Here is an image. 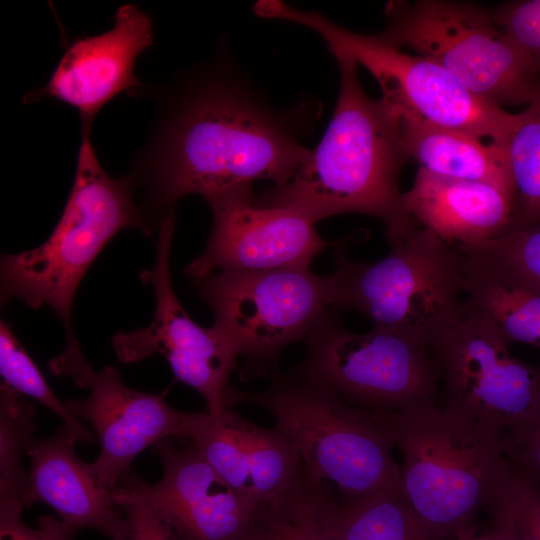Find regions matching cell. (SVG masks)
Returning <instances> with one entry per match:
<instances>
[{
	"label": "cell",
	"mask_w": 540,
	"mask_h": 540,
	"mask_svg": "<svg viewBox=\"0 0 540 540\" xmlns=\"http://www.w3.org/2000/svg\"><path fill=\"white\" fill-rule=\"evenodd\" d=\"M163 104L131 177L143 180L155 206L181 197L288 183L309 156L301 138L313 124L309 102L279 110L244 77L217 61L199 69Z\"/></svg>",
	"instance_id": "6da1fadb"
},
{
	"label": "cell",
	"mask_w": 540,
	"mask_h": 540,
	"mask_svg": "<svg viewBox=\"0 0 540 540\" xmlns=\"http://www.w3.org/2000/svg\"><path fill=\"white\" fill-rule=\"evenodd\" d=\"M336 60L340 87L324 136L288 183L255 202L291 209L314 223L338 214L370 215L384 224L391 246L419 226L402 204L399 177L409 159L399 122L382 98L365 92L355 62Z\"/></svg>",
	"instance_id": "7a4b0ae2"
},
{
	"label": "cell",
	"mask_w": 540,
	"mask_h": 540,
	"mask_svg": "<svg viewBox=\"0 0 540 540\" xmlns=\"http://www.w3.org/2000/svg\"><path fill=\"white\" fill-rule=\"evenodd\" d=\"M377 414L402 454L399 490L427 526L455 538L493 510L511 470L495 436L440 403Z\"/></svg>",
	"instance_id": "3957f363"
},
{
	"label": "cell",
	"mask_w": 540,
	"mask_h": 540,
	"mask_svg": "<svg viewBox=\"0 0 540 540\" xmlns=\"http://www.w3.org/2000/svg\"><path fill=\"white\" fill-rule=\"evenodd\" d=\"M81 127L73 186L50 237L40 246L1 257V300L20 299L33 309L51 307L61 319L66 342L77 340L71 309L81 279L105 245L121 230L151 226L137 205L131 176L113 178L103 169Z\"/></svg>",
	"instance_id": "277c9868"
},
{
	"label": "cell",
	"mask_w": 540,
	"mask_h": 540,
	"mask_svg": "<svg viewBox=\"0 0 540 540\" xmlns=\"http://www.w3.org/2000/svg\"><path fill=\"white\" fill-rule=\"evenodd\" d=\"M248 403L268 411L307 472L350 497L399 490L394 445L377 413L346 403L333 391L291 373H274L258 392L231 387L229 407Z\"/></svg>",
	"instance_id": "5b68a950"
},
{
	"label": "cell",
	"mask_w": 540,
	"mask_h": 540,
	"mask_svg": "<svg viewBox=\"0 0 540 540\" xmlns=\"http://www.w3.org/2000/svg\"><path fill=\"white\" fill-rule=\"evenodd\" d=\"M336 247L331 307L356 310L373 327L410 336L427 346L461 314L462 258L420 224L376 262L349 259Z\"/></svg>",
	"instance_id": "8992f818"
},
{
	"label": "cell",
	"mask_w": 540,
	"mask_h": 540,
	"mask_svg": "<svg viewBox=\"0 0 540 540\" xmlns=\"http://www.w3.org/2000/svg\"><path fill=\"white\" fill-rule=\"evenodd\" d=\"M254 11L261 17L316 31L336 59L353 61L372 74L381 98L395 115L415 117L506 147L516 113L475 96L432 60L405 53L380 34L350 31L317 12L298 10L282 1H258Z\"/></svg>",
	"instance_id": "52a82bcc"
},
{
	"label": "cell",
	"mask_w": 540,
	"mask_h": 540,
	"mask_svg": "<svg viewBox=\"0 0 540 540\" xmlns=\"http://www.w3.org/2000/svg\"><path fill=\"white\" fill-rule=\"evenodd\" d=\"M385 40L443 67L475 96L504 108L527 105L539 87L527 54L489 9L451 0H391Z\"/></svg>",
	"instance_id": "ba28073f"
},
{
	"label": "cell",
	"mask_w": 540,
	"mask_h": 540,
	"mask_svg": "<svg viewBox=\"0 0 540 540\" xmlns=\"http://www.w3.org/2000/svg\"><path fill=\"white\" fill-rule=\"evenodd\" d=\"M305 341L306 355L290 373L327 387L352 406L387 413L440 403L431 349L410 336L380 327L356 333L327 309Z\"/></svg>",
	"instance_id": "9c48e42d"
},
{
	"label": "cell",
	"mask_w": 540,
	"mask_h": 540,
	"mask_svg": "<svg viewBox=\"0 0 540 540\" xmlns=\"http://www.w3.org/2000/svg\"><path fill=\"white\" fill-rule=\"evenodd\" d=\"M221 328L238 347L244 382L276 373L281 351L305 339L331 308L329 275L309 268L221 271L194 281Z\"/></svg>",
	"instance_id": "30bf717a"
},
{
	"label": "cell",
	"mask_w": 540,
	"mask_h": 540,
	"mask_svg": "<svg viewBox=\"0 0 540 540\" xmlns=\"http://www.w3.org/2000/svg\"><path fill=\"white\" fill-rule=\"evenodd\" d=\"M484 313L464 301L460 316L430 346L440 377V404L501 443L540 407V367L514 357Z\"/></svg>",
	"instance_id": "8fae6325"
},
{
	"label": "cell",
	"mask_w": 540,
	"mask_h": 540,
	"mask_svg": "<svg viewBox=\"0 0 540 540\" xmlns=\"http://www.w3.org/2000/svg\"><path fill=\"white\" fill-rule=\"evenodd\" d=\"M174 233V214L164 215L158 234L157 254L151 270L140 275L155 293V315L151 324L112 337L118 359L131 363L163 355L175 377L195 389L204 399L207 412L218 415L228 405L229 379L241 356L236 344L217 325L195 323L178 300L171 283L169 255Z\"/></svg>",
	"instance_id": "7c38bea8"
},
{
	"label": "cell",
	"mask_w": 540,
	"mask_h": 540,
	"mask_svg": "<svg viewBox=\"0 0 540 540\" xmlns=\"http://www.w3.org/2000/svg\"><path fill=\"white\" fill-rule=\"evenodd\" d=\"M49 367L54 374L89 389L86 399L65 403L74 415L91 424L99 440V455L91 467L98 484L108 491L143 450L164 439L188 436L194 413L176 410L163 395L128 387L113 367L94 371L78 342L66 344L49 361Z\"/></svg>",
	"instance_id": "4fadbf2b"
},
{
	"label": "cell",
	"mask_w": 540,
	"mask_h": 540,
	"mask_svg": "<svg viewBox=\"0 0 540 540\" xmlns=\"http://www.w3.org/2000/svg\"><path fill=\"white\" fill-rule=\"evenodd\" d=\"M212 230L202 254L185 269L194 281L221 271H266L309 268L313 258L336 242L323 239L315 223L287 208L255 202L252 189L232 191L206 200Z\"/></svg>",
	"instance_id": "5bb4252c"
},
{
	"label": "cell",
	"mask_w": 540,
	"mask_h": 540,
	"mask_svg": "<svg viewBox=\"0 0 540 540\" xmlns=\"http://www.w3.org/2000/svg\"><path fill=\"white\" fill-rule=\"evenodd\" d=\"M153 36L148 14L134 4L121 5L109 30L75 38L48 81L27 92L22 102H61L78 112L81 127H92L100 110L115 97L144 91L135 63L152 45Z\"/></svg>",
	"instance_id": "9a60e30c"
},
{
	"label": "cell",
	"mask_w": 540,
	"mask_h": 540,
	"mask_svg": "<svg viewBox=\"0 0 540 540\" xmlns=\"http://www.w3.org/2000/svg\"><path fill=\"white\" fill-rule=\"evenodd\" d=\"M172 438L153 446L162 464L149 484L132 471L124 478L170 526L178 540H239L259 506L227 485L198 450Z\"/></svg>",
	"instance_id": "2e32d148"
},
{
	"label": "cell",
	"mask_w": 540,
	"mask_h": 540,
	"mask_svg": "<svg viewBox=\"0 0 540 540\" xmlns=\"http://www.w3.org/2000/svg\"><path fill=\"white\" fill-rule=\"evenodd\" d=\"M187 438L227 485L259 507L286 493L302 472L296 450L281 433L231 408L218 415L194 413Z\"/></svg>",
	"instance_id": "e0dca14e"
},
{
	"label": "cell",
	"mask_w": 540,
	"mask_h": 540,
	"mask_svg": "<svg viewBox=\"0 0 540 540\" xmlns=\"http://www.w3.org/2000/svg\"><path fill=\"white\" fill-rule=\"evenodd\" d=\"M74 435L61 426L52 436H32L25 448L31 467L21 495L23 507L43 503L74 532L93 529L108 540H129L126 520L111 491L101 487L91 467L75 453Z\"/></svg>",
	"instance_id": "ac0fdd59"
},
{
	"label": "cell",
	"mask_w": 540,
	"mask_h": 540,
	"mask_svg": "<svg viewBox=\"0 0 540 540\" xmlns=\"http://www.w3.org/2000/svg\"><path fill=\"white\" fill-rule=\"evenodd\" d=\"M402 204L423 228L447 244L470 249L509 230L514 198L487 183L418 168L411 188L402 194Z\"/></svg>",
	"instance_id": "d6986e66"
},
{
	"label": "cell",
	"mask_w": 540,
	"mask_h": 540,
	"mask_svg": "<svg viewBox=\"0 0 540 540\" xmlns=\"http://www.w3.org/2000/svg\"><path fill=\"white\" fill-rule=\"evenodd\" d=\"M396 117L404 151L419 168L450 178L487 183L515 199L506 147L415 117Z\"/></svg>",
	"instance_id": "ffe728a7"
},
{
	"label": "cell",
	"mask_w": 540,
	"mask_h": 540,
	"mask_svg": "<svg viewBox=\"0 0 540 540\" xmlns=\"http://www.w3.org/2000/svg\"><path fill=\"white\" fill-rule=\"evenodd\" d=\"M325 504L334 540H455L427 526L400 490L350 497L327 484Z\"/></svg>",
	"instance_id": "44dd1931"
},
{
	"label": "cell",
	"mask_w": 540,
	"mask_h": 540,
	"mask_svg": "<svg viewBox=\"0 0 540 540\" xmlns=\"http://www.w3.org/2000/svg\"><path fill=\"white\" fill-rule=\"evenodd\" d=\"M461 258L464 301L487 315L508 343L540 349V293Z\"/></svg>",
	"instance_id": "7402d4cb"
},
{
	"label": "cell",
	"mask_w": 540,
	"mask_h": 540,
	"mask_svg": "<svg viewBox=\"0 0 540 540\" xmlns=\"http://www.w3.org/2000/svg\"><path fill=\"white\" fill-rule=\"evenodd\" d=\"M326 488V482L314 479L303 466L286 493L258 508L239 540H334L327 523Z\"/></svg>",
	"instance_id": "603a6c76"
},
{
	"label": "cell",
	"mask_w": 540,
	"mask_h": 540,
	"mask_svg": "<svg viewBox=\"0 0 540 540\" xmlns=\"http://www.w3.org/2000/svg\"><path fill=\"white\" fill-rule=\"evenodd\" d=\"M506 150L515 189L509 230L537 226L540 224V82L531 101L516 113Z\"/></svg>",
	"instance_id": "cb8c5ba5"
},
{
	"label": "cell",
	"mask_w": 540,
	"mask_h": 540,
	"mask_svg": "<svg viewBox=\"0 0 540 540\" xmlns=\"http://www.w3.org/2000/svg\"><path fill=\"white\" fill-rule=\"evenodd\" d=\"M36 410L25 396L5 383L0 385V499H18L28 471L22 455L36 429Z\"/></svg>",
	"instance_id": "d4e9b609"
},
{
	"label": "cell",
	"mask_w": 540,
	"mask_h": 540,
	"mask_svg": "<svg viewBox=\"0 0 540 540\" xmlns=\"http://www.w3.org/2000/svg\"><path fill=\"white\" fill-rule=\"evenodd\" d=\"M0 372L3 383L24 396L34 398L51 410L78 443L96 441L94 431L85 426L66 403H62L54 394L38 367L3 320L0 325Z\"/></svg>",
	"instance_id": "484cf974"
},
{
	"label": "cell",
	"mask_w": 540,
	"mask_h": 540,
	"mask_svg": "<svg viewBox=\"0 0 540 540\" xmlns=\"http://www.w3.org/2000/svg\"><path fill=\"white\" fill-rule=\"evenodd\" d=\"M467 260L540 293V224L509 230L470 249H458Z\"/></svg>",
	"instance_id": "4316f807"
},
{
	"label": "cell",
	"mask_w": 540,
	"mask_h": 540,
	"mask_svg": "<svg viewBox=\"0 0 540 540\" xmlns=\"http://www.w3.org/2000/svg\"><path fill=\"white\" fill-rule=\"evenodd\" d=\"M495 23L533 62L540 81V0H515L489 9Z\"/></svg>",
	"instance_id": "83f0119b"
},
{
	"label": "cell",
	"mask_w": 540,
	"mask_h": 540,
	"mask_svg": "<svg viewBox=\"0 0 540 540\" xmlns=\"http://www.w3.org/2000/svg\"><path fill=\"white\" fill-rule=\"evenodd\" d=\"M111 495L126 520L129 540H178L157 510L124 478Z\"/></svg>",
	"instance_id": "f1b7e54d"
},
{
	"label": "cell",
	"mask_w": 540,
	"mask_h": 540,
	"mask_svg": "<svg viewBox=\"0 0 540 540\" xmlns=\"http://www.w3.org/2000/svg\"><path fill=\"white\" fill-rule=\"evenodd\" d=\"M498 500L509 508L528 540H540V493L512 467Z\"/></svg>",
	"instance_id": "f546056e"
},
{
	"label": "cell",
	"mask_w": 540,
	"mask_h": 540,
	"mask_svg": "<svg viewBox=\"0 0 540 540\" xmlns=\"http://www.w3.org/2000/svg\"><path fill=\"white\" fill-rule=\"evenodd\" d=\"M18 499H0V540H75L73 530L51 516L40 517L39 528L26 526Z\"/></svg>",
	"instance_id": "4dcf8cb0"
},
{
	"label": "cell",
	"mask_w": 540,
	"mask_h": 540,
	"mask_svg": "<svg viewBox=\"0 0 540 540\" xmlns=\"http://www.w3.org/2000/svg\"><path fill=\"white\" fill-rule=\"evenodd\" d=\"M509 465L532 485L540 484V407L522 427L502 443Z\"/></svg>",
	"instance_id": "1f68e13d"
},
{
	"label": "cell",
	"mask_w": 540,
	"mask_h": 540,
	"mask_svg": "<svg viewBox=\"0 0 540 540\" xmlns=\"http://www.w3.org/2000/svg\"><path fill=\"white\" fill-rule=\"evenodd\" d=\"M495 528L482 535H477L473 525L461 528L455 540H528L519 530L509 508L500 500H497L493 508Z\"/></svg>",
	"instance_id": "d6a6232c"
},
{
	"label": "cell",
	"mask_w": 540,
	"mask_h": 540,
	"mask_svg": "<svg viewBox=\"0 0 540 540\" xmlns=\"http://www.w3.org/2000/svg\"><path fill=\"white\" fill-rule=\"evenodd\" d=\"M533 487L540 493V484H538V485H533Z\"/></svg>",
	"instance_id": "836d02e7"
}]
</instances>
